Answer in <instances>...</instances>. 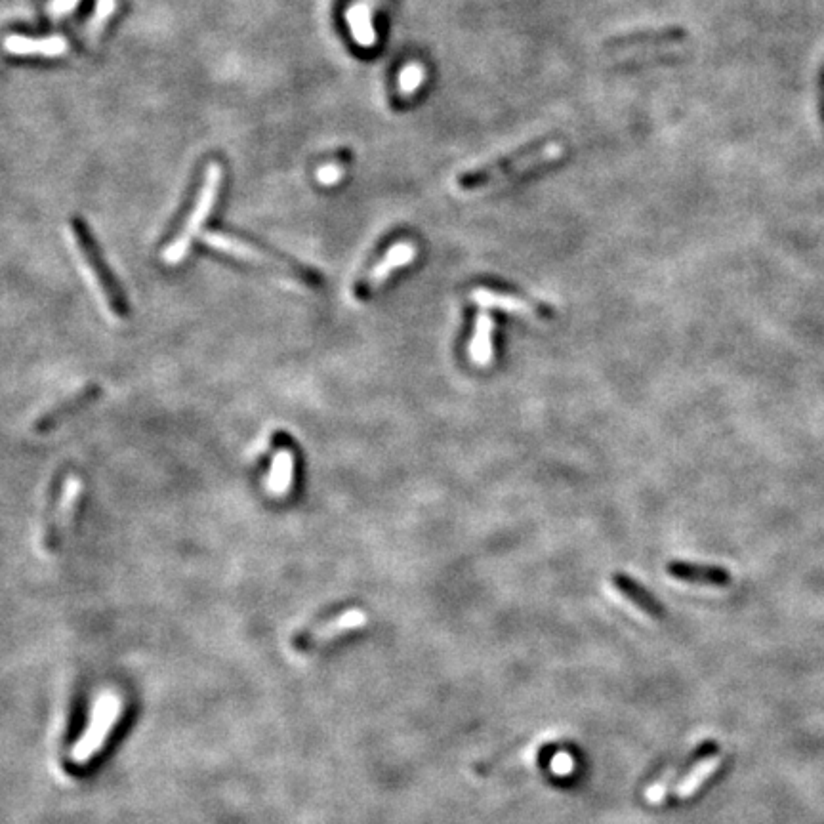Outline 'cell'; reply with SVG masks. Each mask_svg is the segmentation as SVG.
Listing matches in <instances>:
<instances>
[{
    "mask_svg": "<svg viewBox=\"0 0 824 824\" xmlns=\"http://www.w3.org/2000/svg\"><path fill=\"white\" fill-rule=\"evenodd\" d=\"M668 575L678 578L681 582L716 586V588H725V586L731 584V575L725 569L714 567V565L674 561V563L668 565Z\"/></svg>",
    "mask_w": 824,
    "mask_h": 824,
    "instance_id": "12",
    "label": "cell"
},
{
    "mask_svg": "<svg viewBox=\"0 0 824 824\" xmlns=\"http://www.w3.org/2000/svg\"><path fill=\"white\" fill-rule=\"evenodd\" d=\"M565 157V142L559 138H544L523 145L506 157L485 165L474 166L456 176L454 186L460 191H481L500 187L515 178L527 176L544 166L556 165Z\"/></svg>",
    "mask_w": 824,
    "mask_h": 824,
    "instance_id": "1",
    "label": "cell"
},
{
    "mask_svg": "<svg viewBox=\"0 0 824 824\" xmlns=\"http://www.w3.org/2000/svg\"><path fill=\"white\" fill-rule=\"evenodd\" d=\"M220 186H222V168L218 165L208 166L206 168L205 184L201 187V193H199L197 203H195L189 218H187L186 226L163 252V260L168 266H176L186 258L195 237L201 233L206 220L210 218V212L216 206Z\"/></svg>",
    "mask_w": 824,
    "mask_h": 824,
    "instance_id": "4",
    "label": "cell"
},
{
    "mask_svg": "<svg viewBox=\"0 0 824 824\" xmlns=\"http://www.w3.org/2000/svg\"><path fill=\"white\" fill-rule=\"evenodd\" d=\"M121 706H123V702L115 693H103L102 697L96 702L92 720H90V725L86 727L81 741L73 746V752H71L73 762H90L102 750L111 729L119 721Z\"/></svg>",
    "mask_w": 824,
    "mask_h": 824,
    "instance_id": "6",
    "label": "cell"
},
{
    "mask_svg": "<svg viewBox=\"0 0 824 824\" xmlns=\"http://www.w3.org/2000/svg\"><path fill=\"white\" fill-rule=\"evenodd\" d=\"M493 330L495 323L489 315L481 313L475 323L474 338L470 342V357L475 365H489L493 361Z\"/></svg>",
    "mask_w": 824,
    "mask_h": 824,
    "instance_id": "15",
    "label": "cell"
},
{
    "mask_svg": "<svg viewBox=\"0 0 824 824\" xmlns=\"http://www.w3.org/2000/svg\"><path fill=\"white\" fill-rule=\"evenodd\" d=\"M81 496H83V479L79 475H67L58 491L56 502L48 514L44 531H42V542L48 552H54L60 546L63 536L73 525Z\"/></svg>",
    "mask_w": 824,
    "mask_h": 824,
    "instance_id": "7",
    "label": "cell"
},
{
    "mask_svg": "<svg viewBox=\"0 0 824 824\" xmlns=\"http://www.w3.org/2000/svg\"><path fill=\"white\" fill-rule=\"evenodd\" d=\"M115 8H117V0H98L96 2L94 16L90 18L88 25H86V37L88 39H96L102 33L105 23L113 16Z\"/></svg>",
    "mask_w": 824,
    "mask_h": 824,
    "instance_id": "19",
    "label": "cell"
},
{
    "mask_svg": "<svg viewBox=\"0 0 824 824\" xmlns=\"http://www.w3.org/2000/svg\"><path fill=\"white\" fill-rule=\"evenodd\" d=\"M4 50L14 56H46V58H58L69 50V44L63 37H46V39H33V37H21L12 35L4 41Z\"/></svg>",
    "mask_w": 824,
    "mask_h": 824,
    "instance_id": "14",
    "label": "cell"
},
{
    "mask_svg": "<svg viewBox=\"0 0 824 824\" xmlns=\"http://www.w3.org/2000/svg\"><path fill=\"white\" fill-rule=\"evenodd\" d=\"M422 81V77H420V71L416 69V73L411 77V69L409 71H405L403 73V79H401V86L405 88V90H414L416 88V84Z\"/></svg>",
    "mask_w": 824,
    "mask_h": 824,
    "instance_id": "23",
    "label": "cell"
},
{
    "mask_svg": "<svg viewBox=\"0 0 824 824\" xmlns=\"http://www.w3.org/2000/svg\"><path fill=\"white\" fill-rule=\"evenodd\" d=\"M100 393H102L100 386H96V384L86 386L81 392L71 395L67 401H62L56 407H52L50 411L44 412L41 418L33 424V432H54L58 426H62L63 422H67L69 418H73L75 414H79L83 409H86L90 403H94L100 397Z\"/></svg>",
    "mask_w": 824,
    "mask_h": 824,
    "instance_id": "9",
    "label": "cell"
},
{
    "mask_svg": "<svg viewBox=\"0 0 824 824\" xmlns=\"http://www.w3.org/2000/svg\"><path fill=\"white\" fill-rule=\"evenodd\" d=\"M348 23H350L351 33L355 41L363 46H372L376 41L374 29L371 23V10L367 4H357L348 10Z\"/></svg>",
    "mask_w": 824,
    "mask_h": 824,
    "instance_id": "17",
    "label": "cell"
},
{
    "mask_svg": "<svg viewBox=\"0 0 824 824\" xmlns=\"http://www.w3.org/2000/svg\"><path fill=\"white\" fill-rule=\"evenodd\" d=\"M552 767H554L557 775H565V773H569V771L573 769V760H571V756H567V754H557Z\"/></svg>",
    "mask_w": 824,
    "mask_h": 824,
    "instance_id": "22",
    "label": "cell"
},
{
    "mask_svg": "<svg viewBox=\"0 0 824 824\" xmlns=\"http://www.w3.org/2000/svg\"><path fill=\"white\" fill-rule=\"evenodd\" d=\"M79 2H81V0H52V2H50V14H52L54 18H63V16H67L69 12H73V10L79 6Z\"/></svg>",
    "mask_w": 824,
    "mask_h": 824,
    "instance_id": "21",
    "label": "cell"
},
{
    "mask_svg": "<svg viewBox=\"0 0 824 824\" xmlns=\"http://www.w3.org/2000/svg\"><path fill=\"white\" fill-rule=\"evenodd\" d=\"M367 622V615L361 609H351L346 611L340 617L332 618L329 622L317 626L315 630H311L308 634H304L300 639V645L304 649H313L319 647L321 643H327L329 639L336 638L340 634H346L355 628H361Z\"/></svg>",
    "mask_w": 824,
    "mask_h": 824,
    "instance_id": "11",
    "label": "cell"
},
{
    "mask_svg": "<svg viewBox=\"0 0 824 824\" xmlns=\"http://www.w3.org/2000/svg\"><path fill=\"white\" fill-rule=\"evenodd\" d=\"M340 178H342V166L327 165L319 168V172H317V180L323 186H334Z\"/></svg>",
    "mask_w": 824,
    "mask_h": 824,
    "instance_id": "20",
    "label": "cell"
},
{
    "mask_svg": "<svg viewBox=\"0 0 824 824\" xmlns=\"http://www.w3.org/2000/svg\"><path fill=\"white\" fill-rule=\"evenodd\" d=\"M615 584H617L618 590H620L626 598L634 601L638 607H641V611H645V613L651 615V617H664V607H662V603H660L659 599L653 598L643 586H639L638 582H634L630 577L618 575V577L615 578Z\"/></svg>",
    "mask_w": 824,
    "mask_h": 824,
    "instance_id": "16",
    "label": "cell"
},
{
    "mask_svg": "<svg viewBox=\"0 0 824 824\" xmlns=\"http://www.w3.org/2000/svg\"><path fill=\"white\" fill-rule=\"evenodd\" d=\"M416 258V247L412 243H397L393 245L386 256L353 287V296L357 300H369L376 290L380 289L392 275L393 271L409 266Z\"/></svg>",
    "mask_w": 824,
    "mask_h": 824,
    "instance_id": "8",
    "label": "cell"
},
{
    "mask_svg": "<svg viewBox=\"0 0 824 824\" xmlns=\"http://www.w3.org/2000/svg\"><path fill=\"white\" fill-rule=\"evenodd\" d=\"M714 769H716L714 756H708V758L699 760L697 765L687 773V777L683 779V783L678 786V796H680V798H689V796L710 777V773H712Z\"/></svg>",
    "mask_w": 824,
    "mask_h": 824,
    "instance_id": "18",
    "label": "cell"
},
{
    "mask_svg": "<svg viewBox=\"0 0 824 824\" xmlns=\"http://www.w3.org/2000/svg\"><path fill=\"white\" fill-rule=\"evenodd\" d=\"M687 39V33L681 27H664L639 31L632 35L617 37L605 42V54L615 60H643L670 56L676 48Z\"/></svg>",
    "mask_w": 824,
    "mask_h": 824,
    "instance_id": "3",
    "label": "cell"
},
{
    "mask_svg": "<svg viewBox=\"0 0 824 824\" xmlns=\"http://www.w3.org/2000/svg\"><path fill=\"white\" fill-rule=\"evenodd\" d=\"M69 237H71V243H73V247H75L81 262H83V268L86 275H88V279H90V285L96 289L98 296L102 298L103 306L107 308V311L113 317L124 319L128 315V302H126L123 290L117 285V281L111 277V271L103 266L102 260L96 254L94 247L84 239L81 227H69Z\"/></svg>",
    "mask_w": 824,
    "mask_h": 824,
    "instance_id": "5",
    "label": "cell"
},
{
    "mask_svg": "<svg viewBox=\"0 0 824 824\" xmlns=\"http://www.w3.org/2000/svg\"><path fill=\"white\" fill-rule=\"evenodd\" d=\"M294 472H296V454L292 451L289 441H285L273 454V462H271L268 475L269 495L273 498L289 496L292 485H294Z\"/></svg>",
    "mask_w": 824,
    "mask_h": 824,
    "instance_id": "10",
    "label": "cell"
},
{
    "mask_svg": "<svg viewBox=\"0 0 824 824\" xmlns=\"http://www.w3.org/2000/svg\"><path fill=\"white\" fill-rule=\"evenodd\" d=\"M475 304H479L481 308H495L508 311V313H515V315H523V317H548L550 313L536 304H531L523 298H517L512 294H502V292H495L489 289H477L472 294Z\"/></svg>",
    "mask_w": 824,
    "mask_h": 824,
    "instance_id": "13",
    "label": "cell"
},
{
    "mask_svg": "<svg viewBox=\"0 0 824 824\" xmlns=\"http://www.w3.org/2000/svg\"><path fill=\"white\" fill-rule=\"evenodd\" d=\"M205 243L208 247L214 248V250H218V252H222V254H227V256H231V258H237V260L247 262V264H252V266H262V268L277 269V271H283V273H290V277L300 279L302 283H306V285L313 287V289H317V287L323 285V279H321L319 273L304 268V266H300V264H294V262H290L287 258H279V256H275V254H269L266 250L254 247V245H250V243L243 241V239H237V237H233V235L210 231V233H205Z\"/></svg>",
    "mask_w": 824,
    "mask_h": 824,
    "instance_id": "2",
    "label": "cell"
}]
</instances>
